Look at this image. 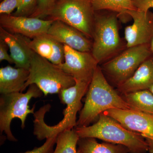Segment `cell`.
I'll return each instance as SVG.
<instances>
[{
	"instance_id": "cell-1",
	"label": "cell",
	"mask_w": 153,
	"mask_h": 153,
	"mask_svg": "<svg viewBox=\"0 0 153 153\" xmlns=\"http://www.w3.org/2000/svg\"><path fill=\"white\" fill-rule=\"evenodd\" d=\"M75 82V85L61 91L58 94L60 102L66 107L63 111V120L56 125L48 126L44 122V116L51 108L50 104L44 105L34 113L33 134L39 140L56 136L62 132L76 127V114L82 108L81 100L87 93L91 82Z\"/></svg>"
},
{
	"instance_id": "cell-2",
	"label": "cell",
	"mask_w": 153,
	"mask_h": 153,
	"mask_svg": "<svg viewBox=\"0 0 153 153\" xmlns=\"http://www.w3.org/2000/svg\"><path fill=\"white\" fill-rule=\"evenodd\" d=\"M117 92L108 81L98 65L94 72L76 127L89 126L107 110L132 109Z\"/></svg>"
},
{
	"instance_id": "cell-3",
	"label": "cell",
	"mask_w": 153,
	"mask_h": 153,
	"mask_svg": "<svg viewBox=\"0 0 153 153\" xmlns=\"http://www.w3.org/2000/svg\"><path fill=\"white\" fill-rule=\"evenodd\" d=\"M118 19V14L115 12H95L91 52L99 64L110 60L127 48L126 42L120 36Z\"/></svg>"
},
{
	"instance_id": "cell-4",
	"label": "cell",
	"mask_w": 153,
	"mask_h": 153,
	"mask_svg": "<svg viewBox=\"0 0 153 153\" xmlns=\"http://www.w3.org/2000/svg\"><path fill=\"white\" fill-rule=\"evenodd\" d=\"M74 129L79 137L94 138L105 142L123 145L133 153L149 152L147 143L140 134L128 129L103 113L100 115L98 120L92 125L76 127Z\"/></svg>"
},
{
	"instance_id": "cell-5",
	"label": "cell",
	"mask_w": 153,
	"mask_h": 153,
	"mask_svg": "<svg viewBox=\"0 0 153 153\" xmlns=\"http://www.w3.org/2000/svg\"><path fill=\"white\" fill-rule=\"evenodd\" d=\"M29 78L23 91L31 84H35L44 96L57 94L75 85V79L44 57L35 53L29 68Z\"/></svg>"
},
{
	"instance_id": "cell-6",
	"label": "cell",
	"mask_w": 153,
	"mask_h": 153,
	"mask_svg": "<svg viewBox=\"0 0 153 153\" xmlns=\"http://www.w3.org/2000/svg\"><path fill=\"white\" fill-rule=\"evenodd\" d=\"M43 92L35 84H31L27 92H15L1 94L0 97V131L7 135L9 140L16 142L10 128L11 122L15 118L21 121V127L25 128L27 117L30 114H34L36 105L30 108L29 103L33 98H38L43 95Z\"/></svg>"
},
{
	"instance_id": "cell-7",
	"label": "cell",
	"mask_w": 153,
	"mask_h": 153,
	"mask_svg": "<svg viewBox=\"0 0 153 153\" xmlns=\"http://www.w3.org/2000/svg\"><path fill=\"white\" fill-rule=\"evenodd\" d=\"M94 15L91 0H57L46 17L70 25L92 39Z\"/></svg>"
},
{
	"instance_id": "cell-8",
	"label": "cell",
	"mask_w": 153,
	"mask_h": 153,
	"mask_svg": "<svg viewBox=\"0 0 153 153\" xmlns=\"http://www.w3.org/2000/svg\"><path fill=\"white\" fill-rule=\"evenodd\" d=\"M152 55L149 44L128 47L100 67L108 81L117 87L129 79L141 64Z\"/></svg>"
},
{
	"instance_id": "cell-9",
	"label": "cell",
	"mask_w": 153,
	"mask_h": 153,
	"mask_svg": "<svg viewBox=\"0 0 153 153\" xmlns=\"http://www.w3.org/2000/svg\"><path fill=\"white\" fill-rule=\"evenodd\" d=\"M114 119L126 128L140 134L153 153V114L133 109L111 108L102 113Z\"/></svg>"
},
{
	"instance_id": "cell-10",
	"label": "cell",
	"mask_w": 153,
	"mask_h": 153,
	"mask_svg": "<svg viewBox=\"0 0 153 153\" xmlns=\"http://www.w3.org/2000/svg\"><path fill=\"white\" fill-rule=\"evenodd\" d=\"M64 61L58 67L76 81L91 82L99 64L91 52H80L64 45Z\"/></svg>"
},
{
	"instance_id": "cell-11",
	"label": "cell",
	"mask_w": 153,
	"mask_h": 153,
	"mask_svg": "<svg viewBox=\"0 0 153 153\" xmlns=\"http://www.w3.org/2000/svg\"><path fill=\"white\" fill-rule=\"evenodd\" d=\"M128 15L133 23L125 29L127 48L149 44L153 38V13L132 10Z\"/></svg>"
},
{
	"instance_id": "cell-12",
	"label": "cell",
	"mask_w": 153,
	"mask_h": 153,
	"mask_svg": "<svg viewBox=\"0 0 153 153\" xmlns=\"http://www.w3.org/2000/svg\"><path fill=\"white\" fill-rule=\"evenodd\" d=\"M54 21L30 16L1 15V27L10 33L20 34L30 38L48 33Z\"/></svg>"
},
{
	"instance_id": "cell-13",
	"label": "cell",
	"mask_w": 153,
	"mask_h": 153,
	"mask_svg": "<svg viewBox=\"0 0 153 153\" xmlns=\"http://www.w3.org/2000/svg\"><path fill=\"white\" fill-rule=\"evenodd\" d=\"M48 34L63 45L80 52H91L92 39L76 28L59 21H54Z\"/></svg>"
},
{
	"instance_id": "cell-14",
	"label": "cell",
	"mask_w": 153,
	"mask_h": 153,
	"mask_svg": "<svg viewBox=\"0 0 153 153\" xmlns=\"http://www.w3.org/2000/svg\"><path fill=\"white\" fill-rule=\"evenodd\" d=\"M0 39L8 47L16 67L29 70L35 54L30 47L31 39L20 34L10 33L1 27Z\"/></svg>"
},
{
	"instance_id": "cell-15",
	"label": "cell",
	"mask_w": 153,
	"mask_h": 153,
	"mask_svg": "<svg viewBox=\"0 0 153 153\" xmlns=\"http://www.w3.org/2000/svg\"><path fill=\"white\" fill-rule=\"evenodd\" d=\"M30 46L36 54L55 65H60L64 62V45L48 33L31 39Z\"/></svg>"
},
{
	"instance_id": "cell-16",
	"label": "cell",
	"mask_w": 153,
	"mask_h": 153,
	"mask_svg": "<svg viewBox=\"0 0 153 153\" xmlns=\"http://www.w3.org/2000/svg\"><path fill=\"white\" fill-rule=\"evenodd\" d=\"M153 84V55L141 64L133 75L117 87L121 94L149 89Z\"/></svg>"
},
{
	"instance_id": "cell-17",
	"label": "cell",
	"mask_w": 153,
	"mask_h": 153,
	"mask_svg": "<svg viewBox=\"0 0 153 153\" xmlns=\"http://www.w3.org/2000/svg\"><path fill=\"white\" fill-rule=\"evenodd\" d=\"M30 72L28 69L7 66L0 68V93L6 94L22 92L27 81Z\"/></svg>"
},
{
	"instance_id": "cell-18",
	"label": "cell",
	"mask_w": 153,
	"mask_h": 153,
	"mask_svg": "<svg viewBox=\"0 0 153 153\" xmlns=\"http://www.w3.org/2000/svg\"><path fill=\"white\" fill-rule=\"evenodd\" d=\"M77 153H128L129 149L123 145L111 143H99L96 138L79 137L77 144Z\"/></svg>"
},
{
	"instance_id": "cell-19",
	"label": "cell",
	"mask_w": 153,
	"mask_h": 153,
	"mask_svg": "<svg viewBox=\"0 0 153 153\" xmlns=\"http://www.w3.org/2000/svg\"><path fill=\"white\" fill-rule=\"evenodd\" d=\"M94 10H107L117 13L119 19L123 22L131 18L128 15L129 11L136 10L131 0H91Z\"/></svg>"
},
{
	"instance_id": "cell-20",
	"label": "cell",
	"mask_w": 153,
	"mask_h": 153,
	"mask_svg": "<svg viewBox=\"0 0 153 153\" xmlns=\"http://www.w3.org/2000/svg\"><path fill=\"white\" fill-rule=\"evenodd\" d=\"M131 109L153 114V94L149 90H143L122 94Z\"/></svg>"
},
{
	"instance_id": "cell-21",
	"label": "cell",
	"mask_w": 153,
	"mask_h": 153,
	"mask_svg": "<svg viewBox=\"0 0 153 153\" xmlns=\"http://www.w3.org/2000/svg\"><path fill=\"white\" fill-rule=\"evenodd\" d=\"M79 139L74 128L60 133L57 136L56 148L53 153H77Z\"/></svg>"
},
{
	"instance_id": "cell-22",
	"label": "cell",
	"mask_w": 153,
	"mask_h": 153,
	"mask_svg": "<svg viewBox=\"0 0 153 153\" xmlns=\"http://www.w3.org/2000/svg\"><path fill=\"white\" fill-rule=\"evenodd\" d=\"M57 0H38L35 10L30 17L43 19Z\"/></svg>"
},
{
	"instance_id": "cell-23",
	"label": "cell",
	"mask_w": 153,
	"mask_h": 153,
	"mask_svg": "<svg viewBox=\"0 0 153 153\" xmlns=\"http://www.w3.org/2000/svg\"><path fill=\"white\" fill-rule=\"evenodd\" d=\"M38 0H21V4L13 16H31L35 10Z\"/></svg>"
},
{
	"instance_id": "cell-24",
	"label": "cell",
	"mask_w": 153,
	"mask_h": 153,
	"mask_svg": "<svg viewBox=\"0 0 153 153\" xmlns=\"http://www.w3.org/2000/svg\"><path fill=\"white\" fill-rule=\"evenodd\" d=\"M57 136L47 139L44 144L41 146L35 147L32 150L28 151L25 152L19 153H53L54 146L57 141Z\"/></svg>"
},
{
	"instance_id": "cell-25",
	"label": "cell",
	"mask_w": 153,
	"mask_h": 153,
	"mask_svg": "<svg viewBox=\"0 0 153 153\" xmlns=\"http://www.w3.org/2000/svg\"><path fill=\"white\" fill-rule=\"evenodd\" d=\"M21 0H3L0 4L1 15H11L12 13L18 8Z\"/></svg>"
},
{
	"instance_id": "cell-26",
	"label": "cell",
	"mask_w": 153,
	"mask_h": 153,
	"mask_svg": "<svg viewBox=\"0 0 153 153\" xmlns=\"http://www.w3.org/2000/svg\"><path fill=\"white\" fill-rule=\"evenodd\" d=\"M136 10L147 13L150 9H153V0H131Z\"/></svg>"
},
{
	"instance_id": "cell-27",
	"label": "cell",
	"mask_w": 153,
	"mask_h": 153,
	"mask_svg": "<svg viewBox=\"0 0 153 153\" xmlns=\"http://www.w3.org/2000/svg\"><path fill=\"white\" fill-rule=\"evenodd\" d=\"M8 48L7 44L0 39V61L5 60L10 63H14L13 58L8 52Z\"/></svg>"
},
{
	"instance_id": "cell-28",
	"label": "cell",
	"mask_w": 153,
	"mask_h": 153,
	"mask_svg": "<svg viewBox=\"0 0 153 153\" xmlns=\"http://www.w3.org/2000/svg\"><path fill=\"white\" fill-rule=\"evenodd\" d=\"M150 49L152 54L153 55V38L151 41L150 43L149 44Z\"/></svg>"
},
{
	"instance_id": "cell-29",
	"label": "cell",
	"mask_w": 153,
	"mask_h": 153,
	"mask_svg": "<svg viewBox=\"0 0 153 153\" xmlns=\"http://www.w3.org/2000/svg\"><path fill=\"white\" fill-rule=\"evenodd\" d=\"M149 90L151 92H152V93L153 94V84L152 85V86H151Z\"/></svg>"
},
{
	"instance_id": "cell-30",
	"label": "cell",
	"mask_w": 153,
	"mask_h": 153,
	"mask_svg": "<svg viewBox=\"0 0 153 153\" xmlns=\"http://www.w3.org/2000/svg\"><path fill=\"white\" fill-rule=\"evenodd\" d=\"M128 153H131V152H129Z\"/></svg>"
}]
</instances>
